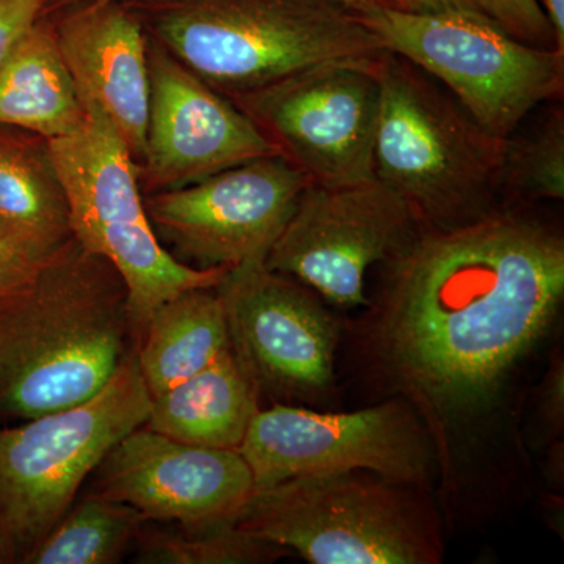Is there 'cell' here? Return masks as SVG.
Listing matches in <instances>:
<instances>
[{
    "label": "cell",
    "instance_id": "2",
    "mask_svg": "<svg viewBox=\"0 0 564 564\" xmlns=\"http://www.w3.org/2000/svg\"><path fill=\"white\" fill-rule=\"evenodd\" d=\"M135 350L120 272L70 237L0 300V411L29 421L85 402Z\"/></svg>",
    "mask_w": 564,
    "mask_h": 564
},
{
    "label": "cell",
    "instance_id": "1",
    "mask_svg": "<svg viewBox=\"0 0 564 564\" xmlns=\"http://www.w3.org/2000/svg\"><path fill=\"white\" fill-rule=\"evenodd\" d=\"M344 323L352 373L375 402L413 406L437 456L443 516L502 508L524 488L521 381L564 300V234L534 206L421 231L381 263Z\"/></svg>",
    "mask_w": 564,
    "mask_h": 564
},
{
    "label": "cell",
    "instance_id": "3",
    "mask_svg": "<svg viewBox=\"0 0 564 564\" xmlns=\"http://www.w3.org/2000/svg\"><path fill=\"white\" fill-rule=\"evenodd\" d=\"M148 35L232 98L326 62L386 54L340 0H126Z\"/></svg>",
    "mask_w": 564,
    "mask_h": 564
},
{
    "label": "cell",
    "instance_id": "9",
    "mask_svg": "<svg viewBox=\"0 0 564 564\" xmlns=\"http://www.w3.org/2000/svg\"><path fill=\"white\" fill-rule=\"evenodd\" d=\"M256 488L303 475L367 470L436 494L437 456L413 406L389 397L351 413L259 408L239 447Z\"/></svg>",
    "mask_w": 564,
    "mask_h": 564
},
{
    "label": "cell",
    "instance_id": "23",
    "mask_svg": "<svg viewBox=\"0 0 564 564\" xmlns=\"http://www.w3.org/2000/svg\"><path fill=\"white\" fill-rule=\"evenodd\" d=\"M564 198V110L552 102L529 128L511 133L505 144V207L536 206Z\"/></svg>",
    "mask_w": 564,
    "mask_h": 564
},
{
    "label": "cell",
    "instance_id": "26",
    "mask_svg": "<svg viewBox=\"0 0 564 564\" xmlns=\"http://www.w3.org/2000/svg\"><path fill=\"white\" fill-rule=\"evenodd\" d=\"M51 0H0V68L43 18Z\"/></svg>",
    "mask_w": 564,
    "mask_h": 564
},
{
    "label": "cell",
    "instance_id": "8",
    "mask_svg": "<svg viewBox=\"0 0 564 564\" xmlns=\"http://www.w3.org/2000/svg\"><path fill=\"white\" fill-rule=\"evenodd\" d=\"M359 14L386 51L440 82L499 139L507 140L544 104L562 101L564 52L522 43L480 11L380 7Z\"/></svg>",
    "mask_w": 564,
    "mask_h": 564
},
{
    "label": "cell",
    "instance_id": "28",
    "mask_svg": "<svg viewBox=\"0 0 564 564\" xmlns=\"http://www.w3.org/2000/svg\"><path fill=\"white\" fill-rule=\"evenodd\" d=\"M397 9L411 13H440V11H480L473 0H393ZM481 13V11H480Z\"/></svg>",
    "mask_w": 564,
    "mask_h": 564
},
{
    "label": "cell",
    "instance_id": "19",
    "mask_svg": "<svg viewBox=\"0 0 564 564\" xmlns=\"http://www.w3.org/2000/svg\"><path fill=\"white\" fill-rule=\"evenodd\" d=\"M231 350L217 288L188 289L155 307L137 345V362L151 397L202 372Z\"/></svg>",
    "mask_w": 564,
    "mask_h": 564
},
{
    "label": "cell",
    "instance_id": "16",
    "mask_svg": "<svg viewBox=\"0 0 564 564\" xmlns=\"http://www.w3.org/2000/svg\"><path fill=\"white\" fill-rule=\"evenodd\" d=\"M52 22L84 106L101 111L137 165L147 150L150 35L126 0H73Z\"/></svg>",
    "mask_w": 564,
    "mask_h": 564
},
{
    "label": "cell",
    "instance_id": "13",
    "mask_svg": "<svg viewBox=\"0 0 564 564\" xmlns=\"http://www.w3.org/2000/svg\"><path fill=\"white\" fill-rule=\"evenodd\" d=\"M421 226L408 204L380 181L310 184L265 258L340 310L366 307V276L408 247Z\"/></svg>",
    "mask_w": 564,
    "mask_h": 564
},
{
    "label": "cell",
    "instance_id": "30",
    "mask_svg": "<svg viewBox=\"0 0 564 564\" xmlns=\"http://www.w3.org/2000/svg\"><path fill=\"white\" fill-rule=\"evenodd\" d=\"M554 31L556 50L564 52V0H541Z\"/></svg>",
    "mask_w": 564,
    "mask_h": 564
},
{
    "label": "cell",
    "instance_id": "25",
    "mask_svg": "<svg viewBox=\"0 0 564 564\" xmlns=\"http://www.w3.org/2000/svg\"><path fill=\"white\" fill-rule=\"evenodd\" d=\"M532 447L563 441L564 433V358L562 350L555 348L551 355L543 380L534 389V411L530 421Z\"/></svg>",
    "mask_w": 564,
    "mask_h": 564
},
{
    "label": "cell",
    "instance_id": "7",
    "mask_svg": "<svg viewBox=\"0 0 564 564\" xmlns=\"http://www.w3.org/2000/svg\"><path fill=\"white\" fill-rule=\"evenodd\" d=\"M151 395L135 351L106 388L74 406L0 429V541L25 558L68 513L104 456L143 426Z\"/></svg>",
    "mask_w": 564,
    "mask_h": 564
},
{
    "label": "cell",
    "instance_id": "12",
    "mask_svg": "<svg viewBox=\"0 0 564 564\" xmlns=\"http://www.w3.org/2000/svg\"><path fill=\"white\" fill-rule=\"evenodd\" d=\"M311 182L280 154L263 155L173 191L148 193L159 242L196 270L265 262Z\"/></svg>",
    "mask_w": 564,
    "mask_h": 564
},
{
    "label": "cell",
    "instance_id": "20",
    "mask_svg": "<svg viewBox=\"0 0 564 564\" xmlns=\"http://www.w3.org/2000/svg\"><path fill=\"white\" fill-rule=\"evenodd\" d=\"M0 236L47 258L68 242V203L47 141L0 139Z\"/></svg>",
    "mask_w": 564,
    "mask_h": 564
},
{
    "label": "cell",
    "instance_id": "10",
    "mask_svg": "<svg viewBox=\"0 0 564 564\" xmlns=\"http://www.w3.org/2000/svg\"><path fill=\"white\" fill-rule=\"evenodd\" d=\"M217 292L231 350L259 399L314 410L337 403L344 323L321 295L263 262L228 270Z\"/></svg>",
    "mask_w": 564,
    "mask_h": 564
},
{
    "label": "cell",
    "instance_id": "24",
    "mask_svg": "<svg viewBox=\"0 0 564 564\" xmlns=\"http://www.w3.org/2000/svg\"><path fill=\"white\" fill-rule=\"evenodd\" d=\"M473 2L486 18L513 39L532 46L544 47V50H556L554 31L540 0H473Z\"/></svg>",
    "mask_w": 564,
    "mask_h": 564
},
{
    "label": "cell",
    "instance_id": "29",
    "mask_svg": "<svg viewBox=\"0 0 564 564\" xmlns=\"http://www.w3.org/2000/svg\"><path fill=\"white\" fill-rule=\"evenodd\" d=\"M547 452H545V464L544 475L547 485L551 486L554 491H562L563 489V462H564V447L563 441H556V443L547 445Z\"/></svg>",
    "mask_w": 564,
    "mask_h": 564
},
{
    "label": "cell",
    "instance_id": "32",
    "mask_svg": "<svg viewBox=\"0 0 564 564\" xmlns=\"http://www.w3.org/2000/svg\"><path fill=\"white\" fill-rule=\"evenodd\" d=\"M3 544L2 541H0V562H2L3 558H6V555H3Z\"/></svg>",
    "mask_w": 564,
    "mask_h": 564
},
{
    "label": "cell",
    "instance_id": "18",
    "mask_svg": "<svg viewBox=\"0 0 564 564\" xmlns=\"http://www.w3.org/2000/svg\"><path fill=\"white\" fill-rule=\"evenodd\" d=\"M85 117L52 22L41 18L0 68V126L50 141L77 131Z\"/></svg>",
    "mask_w": 564,
    "mask_h": 564
},
{
    "label": "cell",
    "instance_id": "27",
    "mask_svg": "<svg viewBox=\"0 0 564 564\" xmlns=\"http://www.w3.org/2000/svg\"><path fill=\"white\" fill-rule=\"evenodd\" d=\"M47 258L0 236V300L28 284Z\"/></svg>",
    "mask_w": 564,
    "mask_h": 564
},
{
    "label": "cell",
    "instance_id": "21",
    "mask_svg": "<svg viewBox=\"0 0 564 564\" xmlns=\"http://www.w3.org/2000/svg\"><path fill=\"white\" fill-rule=\"evenodd\" d=\"M131 505L93 492L51 530L22 562L31 564H111L147 524Z\"/></svg>",
    "mask_w": 564,
    "mask_h": 564
},
{
    "label": "cell",
    "instance_id": "22",
    "mask_svg": "<svg viewBox=\"0 0 564 564\" xmlns=\"http://www.w3.org/2000/svg\"><path fill=\"white\" fill-rule=\"evenodd\" d=\"M161 529H141L137 562L143 564H263L291 555L280 547L242 532L236 519L170 522Z\"/></svg>",
    "mask_w": 564,
    "mask_h": 564
},
{
    "label": "cell",
    "instance_id": "6",
    "mask_svg": "<svg viewBox=\"0 0 564 564\" xmlns=\"http://www.w3.org/2000/svg\"><path fill=\"white\" fill-rule=\"evenodd\" d=\"M69 135L47 141L68 203L74 239L120 272L129 293L137 345L155 307L196 288H217L226 269L196 270L177 262L152 229L139 165L101 111Z\"/></svg>",
    "mask_w": 564,
    "mask_h": 564
},
{
    "label": "cell",
    "instance_id": "17",
    "mask_svg": "<svg viewBox=\"0 0 564 564\" xmlns=\"http://www.w3.org/2000/svg\"><path fill=\"white\" fill-rule=\"evenodd\" d=\"M259 395L232 350L202 372L151 397L144 426L181 441L212 448H239Z\"/></svg>",
    "mask_w": 564,
    "mask_h": 564
},
{
    "label": "cell",
    "instance_id": "31",
    "mask_svg": "<svg viewBox=\"0 0 564 564\" xmlns=\"http://www.w3.org/2000/svg\"><path fill=\"white\" fill-rule=\"evenodd\" d=\"M340 2L359 11V13H367V11L377 10L380 7H395L393 0H340Z\"/></svg>",
    "mask_w": 564,
    "mask_h": 564
},
{
    "label": "cell",
    "instance_id": "14",
    "mask_svg": "<svg viewBox=\"0 0 564 564\" xmlns=\"http://www.w3.org/2000/svg\"><path fill=\"white\" fill-rule=\"evenodd\" d=\"M147 150L141 191H173L240 163L278 154L228 98L150 39Z\"/></svg>",
    "mask_w": 564,
    "mask_h": 564
},
{
    "label": "cell",
    "instance_id": "4",
    "mask_svg": "<svg viewBox=\"0 0 564 564\" xmlns=\"http://www.w3.org/2000/svg\"><path fill=\"white\" fill-rule=\"evenodd\" d=\"M378 82L373 176L408 204L422 231H452L503 209L507 140L400 55L386 52Z\"/></svg>",
    "mask_w": 564,
    "mask_h": 564
},
{
    "label": "cell",
    "instance_id": "11",
    "mask_svg": "<svg viewBox=\"0 0 564 564\" xmlns=\"http://www.w3.org/2000/svg\"><path fill=\"white\" fill-rule=\"evenodd\" d=\"M381 57L321 63L229 99L311 184H361L375 180Z\"/></svg>",
    "mask_w": 564,
    "mask_h": 564
},
{
    "label": "cell",
    "instance_id": "15",
    "mask_svg": "<svg viewBox=\"0 0 564 564\" xmlns=\"http://www.w3.org/2000/svg\"><path fill=\"white\" fill-rule=\"evenodd\" d=\"M95 494L131 505L148 522L237 519L254 491L239 448L199 447L139 426L104 456Z\"/></svg>",
    "mask_w": 564,
    "mask_h": 564
},
{
    "label": "cell",
    "instance_id": "5",
    "mask_svg": "<svg viewBox=\"0 0 564 564\" xmlns=\"http://www.w3.org/2000/svg\"><path fill=\"white\" fill-rule=\"evenodd\" d=\"M236 524L311 564H441L436 494L367 470L303 475L254 488Z\"/></svg>",
    "mask_w": 564,
    "mask_h": 564
}]
</instances>
